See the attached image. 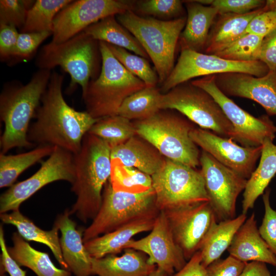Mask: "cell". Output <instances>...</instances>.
I'll return each instance as SVG.
<instances>
[{"mask_svg": "<svg viewBox=\"0 0 276 276\" xmlns=\"http://www.w3.org/2000/svg\"><path fill=\"white\" fill-rule=\"evenodd\" d=\"M64 76L52 71L29 127L27 139L35 146H51L73 154L80 150L85 135L99 120L71 107L62 94Z\"/></svg>", "mask_w": 276, "mask_h": 276, "instance_id": "6da1fadb", "label": "cell"}, {"mask_svg": "<svg viewBox=\"0 0 276 276\" xmlns=\"http://www.w3.org/2000/svg\"><path fill=\"white\" fill-rule=\"evenodd\" d=\"M52 72L38 69L26 84L13 81L4 86L0 95V119L4 124L0 139L1 153L6 154L16 147L35 146L28 140V132Z\"/></svg>", "mask_w": 276, "mask_h": 276, "instance_id": "7a4b0ae2", "label": "cell"}, {"mask_svg": "<svg viewBox=\"0 0 276 276\" xmlns=\"http://www.w3.org/2000/svg\"><path fill=\"white\" fill-rule=\"evenodd\" d=\"M111 148L87 133L80 151L74 154L75 180L71 190L77 196L70 212L82 222L93 219L101 205L102 192L111 173Z\"/></svg>", "mask_w": 276, "mask_h": 276, "instance_id": "3957f363", "label": "cell"}, {"mask_svg": "<svg viewBox=\"0 0 276 276\" xmlns=\"http://www.w3.org/2000/svg\"><path fill=\"white\" fill-rule=\"evenodd\" d=\"M102 66L99 75L91 80L82 98L86 111L95 119L118 114L124 101L146 87L114 57L107 44L99 41Z\"/></svg>", "mask_w": 276, "mask_h": 276, "instance_id": "277c9868", "label": "cell"}, {"mask_svg": "<svg viewBox=\"0 0 276 276\" xmlns=\"http://www.w3.org/2000/svg\"><path fill=\"white\" fill-rule=\"evenodd\" d=\"M118 22L138 40L154 64L161 84L174 65L175 55L187 16L170 20L141 16L129 10L117 15Z\"/></svg>", "mask_w": 276, "mask_h": 276, "instance_id": "5b68a950", "label": "cell"}, {"mask_svg": "<svg viewBox=\"0 0 276 276\" xmlns=\"http://www.w3.org/2000/svg\"><path fill=\"white\" fill-rule=\"evenodd\" d=\"M136 134L154 146L166 158L196 168L200 151L190 137L194 123L180 113L160 110L134 124Z\"/></svg>", "mask_w": 276, "mask_h": 276, "instance_id": "8992f818", "label": "cell"}, {"mask_svg": "<svg viewBox=\"0 0 276 276\" xmlns=\"http://www.w3.org/2000/svg\"><path fill=\"white\" fill-rule=\"evenodd\" d=\"M160 213L153 188L140 193L115 191L106 183L100 209L83 234L84 243L132 222L155 218Z\"/></svg>", "mask_w": 276, "mask_h": 276, "instance_id": "52a82bcc", "label": "cell"}, {"mask_svg": "<svg viewBox=\"0 0 276 276\" xmlns=\"http://www.w3.org/2000/svg\"><path fill=\"white\" fill-rule=\"evenodd\" d=\"M99 41L84 31L60 43L52 42L40 49L35 61L40 70H53L60 66L70 76L68 87L71 93L78 85L84 93L89 81L95 78L98 63Z\"/></svg>", "mask_w": 276, "mask_h": 276, "instance_id": "ba28073f", "label": "cell"}, {"mask_svg": "<svg viewBox=\"0 0 276 276\" xmlns=\"http://www.w3.org/2000/svg\"><path fill=\"white\" fill-rule=\"evenodd\" d=\"M160 110H175L201 128L233 140L234 128L213 97L188 81L162 94Z\"/></svg>", "mask_w": 276, "mask_h": 276, "instance_id": "9c48e42d", "label": "cell"}, {"mask_svg": "<svg viewBox=\"0 0 276 276\" xmlns=\"http://www.w3.org/2000/svg\"><path fill=\"white\" fill-rule=\"evenodd\" d=\"M160 211L209 202L201 170L170 159L151 176Z\"/></svg>", "mask_w": 276, "mask_h": 276, "instance_id": "30bf717a", "label": "cell"}, {"mask_svg": "<svg viewBox=\"0 0 276 276\" xmlns=\"http://www.w3.org/2000/svg\"><path fill=\"white\" fill-rule=\"evenodd\" d=\"M268 72L267 66L260 60L231 61L214 54L181 49L177 62L159 89L162 94H166L178 85L199 77L227 73H241L262 77Z\"/></svg>", "mask_w": 276, "mask_h": 276, "instance_id": "8fae6325", "label": "cell"}, {"mask_svg": "<svg viewBox=\"0 0 276 276\" xmlns=\"http://www.w3.org/2000/svg\"><path fill=\"white\" fill-rule=\"evenodd\" d=\"M191 82L211 95L222 108L235 130L233 139L242 146H262L275 137L276 126L268 115L255 117L239 107L217 86L214 75L201 77Z\"/></svg>", "mask_w": 276, "mask_h": 276, "instance_id": "7c38bea8", "label": "cell"}, {"mask_svg": "<svg viewBox=\"0 0 276 276\" xmlns=\"http://www.w3.org/2000/svg\"><path fill=\"white\" fill-rule=\"evenodd\" d=\"M135 3L129 0L73 1L56 16L51 42H63L106 17L133 11Z\"/></svg>", "mask_w": 276, "mask_h": 276, "instance_id": "4fadbf2b", "label": "cell"}, {"mask_svg": "<svg viewBox=\"0 0 276 276\" xmlns=\"http://www.w3.org/2000/svg\"><path fill=\"white\" fill-rule=\"evenodd\" d=\"M199 161L209 203L217 222L235 218L237 199L247 179L203 150Z\"/></svg>", "mask_w": 276, "mask_h": 276, "instance_id": "5bb4252c", "label": "cell"}, {"mask_svg": "<svg viewBox=\"0 0 276 276\" xmlns=\"http://www.w3.org/2000/svg\"><path fill=\"white\" fill-rule=\"evenodd\" d=\"M75 180L74 154L55 147L38 171L29 178L11 186L0 197V213L19 210L20 204L45 186L58 180Z\"/></svg>", "mask_w": 276, "mask_h": 276, "instance_id": "9a60e30c", "label": "cell"}, {"mask_svg": "<svg viewBox=\"0 0 276 276\" xmlns=\"http://www.w3.org/2000/svg\"><path fill=\"white\" fill-rule=\"evenodd\" d=\"M162 211L187 261L200 250L209 231L218 222L209 202Z\"/></svg>", "mask_w": 276, "mask_h": 276, "instance_id": "2e32d148", "label": "cell"}, {"mask_svg": "<svg viewBox=\"0 0 276 276\" xmlns=\"http://www.w3.org/2000/svg\"><path fill=\"white\" fill-rule=\"evenodd\" d=\"M127 248L145 254L149 264L156 265L169 276L181 270L187 262L174 239L164 211H160L150 233L140 239H131L124 250Z\"/></svg>", "mask_w": 276, "mask_h": 276, "instance_id": "e0dca14e", "label": "cell"}, {"mask_svg": "<svg viewBox=\"0 0 276 276\" xmlns=\"http://www.w3.org/2000/svg\"><path fill=\"white\" fill-rule=\"evenodd\" d=\"M190 135L193 142L217 161L248 179L255 170L262 145L239 146L231 138L219 136L210 131L195 128Z\"/></svg>", "mask_w": 276, "mask_h": 276, "instance_id": "ac0fdd59", "label": "cell"}, {"mask_svg": "<svg viewBox=\"0 0 276 276\" xmlns=\"http://www.w3.org/2000/svg\"><path fill=\"white\" fill-rule=\"evenodd\" d=\"M218 88L226 96L251 100L260 104L267 115L276 116V72L256 77L241 73L214 75Z\"/></svg>", "mask_w": 276, "mask_h": 276, "instance_id": "d6986e66", "label": "cell"}, {"mask_svg": "<svg viewBox=\"0 0 276 276\" xmlns=\"http://www.w3.org/2000/svg\"><path fill=\"white\" fill-rule=\"evenodd\" d=\"M71 215L70 210L66 209L55 222L61 234L60 243L63 258L69 271L75 276H90L92 258L83 240L84 230L77 227L75 222L70 218Z\"/></svg>", "mask_w": 276, "mask_h": 276, "instance_id": "ffe728a7", "label": "cell"}, {"mask_svg": "<svg viewBox=\"0 0 276 276\" xmlns=\"http://www.w3.org/2000/svg\"><path fill=\"white\" fill-rule=\"evenodd\" d=\"M227 251L243 262H260L276 266V255L261 236L254 213L237 231Z\"/></svg>", "mask_w": 276, "mask_h": 276, "instance_id": "44dd1931", "label": "cell"}, {"mask_svg": "<svg viewBox=\"0 0 276 276\" xmlns=\"http://www.w3.org/2000/svg\"><path fill=\"white\" fill-rule=\"evenodd\" d=\"M187 9V20L178 44L181 49L202 52L204 50L211 27L218 14L217 10L196 1H183Z\"/></svg>", "mask_w": 276, "mask_h": 276, "instance_id": "7402d4cb", "label": "cell"}, {"mask_svg": "<svg viewBox=\"0 0 276 276\" xmlns=\"http://www.w3.org/2000/svg\"><path fill=\"white\" fill-rule=\"evenodd\" d=\"M110 157L150 176L162 168L166 159L154 146L137 134L111 148Z\"/></svg>", "mask_w": 276, "mask_h": 276, "instance_id": "603a6c76", "label": "cell"}, {"mask_svg": "<svg viewBox=\"0 0 276 276\" xmlns=\"http://www.w3.org/2000/svg\"><path fill=\"white\" fill-rule=\"evenodd\" d=\"M121 256L109 255L91 258V274L98 276H148L156 268L148 263L143 252L132 249L124 250Z\"/></svg>", "mask_w": 276, "mask_h": 276, "instance_id": "cb8c5ba5", "label": "cell"}, {"mask_svg": "<svg viewBox=\"0 0 276 276\" xmlns=\"http://www.w3.org/2000/svg\"><path fill=\"white\" fill-rule=\"evenodd\" d=\"M261 9L244 14H218L210 30L203 53L215 54L246 34L250 22Z\"/></svg>", "mask_w": 276, "mask_h": 276, "instance_id": "d4e9b609", "label": "cell"}, {"mask_svg": "<svg viewBox=\"0 0 276 276\" xmlns=\"http://www.w3.org/2000/svg\"><path fill=\"white\" fill-rule=\"evenodd\" d=\"M156 218L143 219L129 223L85 242V247L91 257L94 258L117 255L124 250L125 246L132 239L133 236L144 232L150 231Z\"/></svg>", "mask_w": 276, "mask_h": 276, "instance_id": "484cf974", "label": "cell"}, {"mask_svg": "<svg viewBox=\"0 0 276 276\" xmlns=\"http://www.w3.org/2000/svg\"><path fill=\"white\" fill-rule=\"evenodd\" d=\"M275 174L276 145L267 140L262 145L259 165L247 179L243 194L242 213L246 214L254 208L255 201L264 194Z\"/></svg>", "mask_w": 276, "mask_h": 276, "instance_id": "4316f807", "label": "cell"}, {"mask_svg": "<svg viewBox=\"0 0 276 276\" xmlns=\"http://www.w3.org/2000/svg\"><path fill=\"white\" fill-rule=\"evenodd\" d=\"M0 217L4 223L15 226L17 232L25 240L39 242L48 246L63 269L69 270L63 258L58 236L59 229L56 225L54 224L50 231L43 230L21 214L19 210L10 213L1 214Z\"/></svg>", "mask_w": 276, "mask_h": 276, "instance_id": "83f0119b", "label": "cell"}, {"mask_svg": "<svg viewBox=\"0 0 276 276\" xmlns=\"http://www.w3.org/2000/svg\"><path fill=\"white\" fill-rule=\"evenodd\" d=\"M13 246L7 247L11 257L20 265L32 270L37 276H71V272L57 268L46 252L32 247L18 232L13 234Z\"/></svg>", "mask_w": 276, "mask_h": 276, "instance_id": "f1b7e54d", "label": "cell"}, {"mask_svg": "<svg viewBox=\"0 0 276 276\" xmlns=\"http://www.w3.org/2000/svg\"><path fill=\"white\" fill-rule=\"evenodd\" d=\"M246 219V214L242 213L233 219L216 222L212 226L199 250L201 264L204 267L206 268L227 250L235 234Z\"/></svg>", "mask_w": 276, "mask_h": 276, "instance_id": "f546056e", "label": "cell"}, {"mask_svg": "<svg viewBox=\"0 0 276 276\" xmlns=\"http://www.w3.org/2000/svg\"><path fill=\"white\" fill-rule=\"evenodd\" d=\"M83 31L93 39L124 48L145 58H149L136 38L121 25L116 15L106 17Z\"/></svg>", "mask_w": 276, "mask_h": 276, "instance_id": "4dcf8cb0", "label": "cell"}, {"mask_svg": "<svg viewBox=\"0 0 276 276\" xmlns=\"http://www.w3.org/2000/svg\"><path fill=\"white\" fill-rule=\"evenodd\" d=\"M55 147L38 146L29 151L15 155L0 153V188L10 187L24 171L49 156Z\"/></svg>", "mask_w": 276, "mask_h": 276, "instance_id": "1f68e13d", "label": "cell"}, {"mask_svg": "<svg viewBox=\"0 0 276 276\" xmlns=\"http://www.w3.org/2000/svg\"><path fill=\"white\" fill-rule=\"evenodd\" d=\"M162 94L156 86L146 87L127 98L119 108L118 114L129 120L148 119L160 110Z\"/></svg>", "mask_w": 276, "mask_h": 276, "instance_id": "d6a6232c", "label": "cell"}, {"mask_svg": "<svg viewBox=\"0 0 276 276\" xmlns=\"http://www.w3.org/2000/svg\"><path fill=\"white\" fill-rule=\"evenodd\" d=\"M109 181L113 190L140 193L152 188L151 176L139 169L125 166L118 159H111Z\"/></svg>", "mask_w": 276, "mask_h": 276, "instance_id": "836d02e7", "label": "cell"}, {"mask_svg": "<svg viewBox=\"0 0 276 276\" xmlns=\"http://www.w3.org/2000/svg\"><path fill=\"white\" fill-rule=\"evenodd\" d=\"M73 1L37 0L29 10L20 33L51 32L54 19L59 11Z\"/></svg>", "mask_w": 276, "mask_h": 276, "instance_id": "e575fe53", "label": "cell"}, {"mask_svg": "<svg viewBox=\"0 0 276 276\" xmlns=\"http://www.w3.org/2000/svg\"><path fill=\"white\" fill-rule=\"evenodd\" d=\"M88 133L100 138L111 148L124 143L136 134L134 124L119 114L99 119Z\"/></svg>", "mask_w": 276, "mask_h": 276, "instance_id": "d590c367", "label": "cell"}, {"mask_svg": "<svg viewBox=\"0 0 276 276\" xmlns=\"http://www.w3.org/2000/svg\"><path fill=\"white\" fill-rule=\"evenodd\" d=\"M107 44L119 61L130 73L142 80L146 87L156 86L159 83L158 76L146 58L132 54L124 48Z\"/></svg>", "mask_w": 276, "mask_h": 276, "instance_id": "8d00e7d4", "label": "cell"}, {"mask_svg": "<svg viewBox=\"0 0 276 276\" xmlns=\"http://www.w3.org/2000/svg\"><path fill=\"white\" fill-rule=\"evenodd\" d=\"M263 38L259 35L247 32L227 47L214 55L235 61L259 60Z\"/></svg>", "mask_w": 276, "mask_h": 276, "instance_id": "74e56055", "label": "cell"}, {"mask_svg": "<svg viewBox=\"0 0 276 276\" xmlns=\"http://www.w3.org/2000/svg\"><path fill=\"white\" fill-rule=\"evenodd\" d=\"M183 1L179 0H144L136 1L134 10L162 20L186 16Z\"/></svg>", "mask_w": 276, "mask_h": 276, "instance_id": "f35d334b", "label": "cell"}, {"mask_svg": "<svg viewBox=\"0 0 276 276\" xmlns=\"http://www.w3.org/2000/svg\"><path fill=\"white\" fill-rule=\"evenodd\" d=\"M35 1L1 0L0 24L19 28L24 26L28 12Z\"/></svg>", "mask_w": 276, "mask_h": 276, "instance_id": "ab89813d", "label": "cell"}, {"mask_svg": "<svg viewBox=\"0 0 276 276\" xmlns=\"http://www.w3.org/2000/svg\"><path fill=\"white\" fill-rule=\"evenodd\" d=\"M51 32H19L12 62L27 61L31 59L40 45L49 36Z\"/></svg>", "mask_w": 276, "mask_h": 276, "instance_id": "60d3db41", "label": "cell"}, {"mask_svg": "<svg viewBox=\"0 0 276 276\" xmlns=\"http://www.w3.org/2000/svg\"><path fill=\"white\" fill-rule=\"evenodd\" d=\"M276 29V0H267L260 12L250 22L247 32L262 37Z\"/></svg>", "mask_w": 276, "mask_h": 276, "instance_id": "b9f144b4", "label": "cell"}, {"mask_svg": "<svg viewBox=\"0 0 276 276\" xmlns=\"http://www.w3.org/2000/svg\"><path fill=\"white\" fill-rule=\"evenodd\" d=\"M197 2L215 8L218 14H244L263 7L264 0H198Z\"/></svg>", "mask_w": 276, "mask_h": 276, "instance_id": "7bdbcfd3", "label": "cell"}, {"mask_svg": "<svg viewBox=\"0 0 276 276\" xmlns=\"http://www.w3.org/2000/svg\"><path fill=\"white\" fill-rule=\"evenodd\" d=\"M270 189L268 188L263 194L265 213L259 231L270 249L276 255V211L270 205Z\"/></svg>", "mask_w": 276, "mask_h": 276, "instance_id": "ee69618b", "label": "cell"}, {"mask_svg": "<svg viewBox=\"0 0 276 276\" xmlns=\"http://www.w3.org/2000/svg\"><path fill=\"white\" fill-rule=\"evenodd\" d=\"M247 263L229 255L213 261L206 268V276H240Z\"/></svg>", "mask_w": 276, "mask_h": 276, "instance_id": "f6af8a7d", "label": "cell"}, {"mask_svg": "<svg viewBox=\"0 0 276 276\" xmlns=\"http://www.w3.org/2000/svg\"><path fill=\"white\" fill-rule=\"evenodd\" d=\"M11 25L0 24V58L2 61L12 60L19 32Z\"/></svg>", "mask_w": 276, "mask_h": 276, "instance_id": "bcb514c9", "label": "cell"}, {"mask_svg": "<svg viewBox=\"0 0 276 276\" xmlns=\"http://www.w3.org/2000/svg\"><path fill=\"white\" fill-rule=\"evenodd\" d=\"M259 60L267 66L269 71L276 72V29L263 37Z\"/></svg>", "mask_w": 276, "mask_h": 276, "instance_id": "7dc6e473", "label": "cell"}, {"mask_svg": "<svg viewBox=\"0 0 276 276\" xmlns=\"http://www.w3.org/2000/svg\"><path fill=\"white\" fill-rule=\"evenodd\" d=\"M0 246L2 250L1 276H5V272L8 273L10 276H26V271L22 270L9 254L2 226L0 227Z\"/></svg>", "mask_w": 276, "mask_h": 276, "instance_id": "c3c4849f", "label": "cell"}, {"mask_svg": "<svg viewBox=\"0 0 276 276\" xmlns=\"http://www.w3.org/2000/svg\"><path fill=\"white\" fill-rule=\"evenodd\" d=\"M200 251L196 252L184 267L172 276H206V268L201 264Z\"/></svg>", "mask_w": 276, "mask_h": 276, "instance_id": "681fc988", "label": "cell"}, {"mask_svg": "<svg viewBox=\"0 0 276 276\" xmlns=\"http://www.w3.org/2000/svg\"><path fill=\"white\" fill-rule=\"evenodd\" d=\"M240 276H271L266 263L260 262L247 263Z\"/></svg>", "mask_w": 276, "mask_h": 276, "instance_id": "f907efd6", "label": "cell"}, {"mask_svg": "<svg viewBox=\"0 0 276 276\" xmlns=\"http://www.w3.org/2000/svg\"><path fill=\"white\" fill-rule=\"evenodd\" d=\"M148 276H169L165 272L162 270L157 268Z\"/></svg>", "mask_w": 276, "mask_h": 276, "instance_id": "816d5d0a", "label": "cell"}, {"mask_svg": "<svg viewBox=\"0 0 276 276\" xmlns=\"http://www.w3.org/2000/svg\"><path fill=\"white\" fill-rule=\"evenodd\" d=\"M274 276H276V275H274Z\"/></svg>", "mask_w": 276, "mask_h": 276, "instance_id": "f5cc1de1", "label": "cell"}]
</instances>
